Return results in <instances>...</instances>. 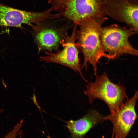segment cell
I'll return each instance as SVG.
<instances>
[{
  "label": "cell",
  "instance_id": "6da1fadb",
  "mask_svg": "<svg viewBox=\"0 0 138 138\" xmlns=\"http://www.w3.org/2000/svg\"><path fill=\"white\" fill-rule=\"evenodd\" d=\"M107 19L106 16L90 17L80 21L77 24L79 28L76 33L75 40L84 58L82 69L84 68L87 70L88 64H90L96 76L97 63L101 57L113 60L104 52L100 38L102 26Z\"/></svg>",
  "mask_w": 138,
  "mask_h": 138
},
{
  "label": "cell",
  "instance_id": "7a4b0ae2",
  "mask_svg": "<svg viewBox=\"0 0 138 138\" xmlns=\"http://www.w3.org/2000/svg\"><path fill=\"white\" fill-rule=\"evenodd\" d=\"M74 25L62 16L41 22L33 30L38 53L42 51L53 52L59 50L68 31Z\"/></svg>",
  "mask_w": 138,
  "mask_h": 138
},
{
  "label": "cell",
  "instance_id": "3957f363",
  "mask_svg": "<svg viewBox=\"0 0 138 138\" xmlns=\"http://www.w3.org/2000/svg\"><path fill=\"white\" fill-rule=\"evenodd\" d=\"M95 81L89 83L84 93L91 104L96 99H100L108 106L110 114H113L129 98L124 86L111 81L105 72L96 76Z\"/></svg>",
  "mask_w": 138,
  "mask_h": 138
},
{
  "label": "cell",
  "instance_id": "277c9868",
  "mask_svg": "<svg viewBox=\"0 0 138 138\" xmlns=\"http://www.w3.org/2000/svg\"><path fill=\"white\" fill-rule=\"evenodd\" d=\"M138 32L116 24L102 27L100 38L104 52L117 59L124 54L137 56L138 52L130 44L129 39Z\"/></svg>",
  "mask_w": 138,
  "mask_h": 138
},
{
  "label": "cell",
  "instance_id": "5b68a950",
  "mask_svg": "<svg viewBox=\"0 0 138 138\" xmlns=\"http://www.w3.org/2000/svg\"><path fill=\"white\" fill-rule=\"evenodd\" d=\"M50 8L40 12H28L14 8L0 3V26L19 27L26 24L33 30L45 20L59 18V13L52 14Z\"/></svg>",
  "mask_w": 138,
  "mask_h": 138
},
{
  "label": "cell",
  "instance_id": "8992f818",
  "mask_svg": "<svg viewBox=\"0 0 138 138\" xmlns=\"http://www.w3.org/2000/svg\"><path fill=\"white\" fill-rule=\"evenodd\" d=\"M77 25L74 24L70 35L67 33L62 43L63 49L55 53L45 51V55L40 57L41 61L46 63L59 64L69 67L79 74L86 82L88 81L82 72L79 56V50L75 40V34Z\"/></svg>",
  "mask_w": 138,
  "mask_h": 138
},
{
  "label": "cell",
  "instance_id": "52a82bcc",
  "mask_svg": "<svg viewBox=\"0 0 138 138\" xmlns=\"http://www.w3.org/2000/svg\"><path fill=\"white\" fill-rule=\"evenodd\" d=\"M138 0H107L101 12L116 21L126 24L129 29L138 32Z\"/></svg>",
  "mask_w": 138,
  "mask_h": 138
},
{
  "label": "cell",
  "instance_id": "ba28073f",
  "mask_svg": "<svg viewBox=\"0 0 138 138\" xmlns=\"http://www.w3.org/2000/svg\"><path fill=\"white\" fill-rule=\"evenodd\" d=\"M138 91L131 98H128L113 114L104 117V120L110 121L112 124L111 138H126L137 116L135 106L138 97Z\"/></svg>",
  "mask_w": 138,
  "mask_h": 138
},
{
  "label": "cell",
  "instance_id": "9c48e42d",
  "mask_svg": "<svg viewBox=\"0 0 138 138\" xmlns=\"http://www.w3.org/2000/svg\"><path fill=\"white\" fill-rule=\"evenodd\" d=\"M107 0H70L66 4L62 16L77 25L90 17L106 16L101 8Z\"/></svg>",
  "mask_w": 138,
  "mask_h": 138
},
{
  "label": "cell",
  "instance_id": "30bf717a",
  "mask_svg": "<svg viewBox=\"0 0 138 138\" xmlns=\"http://www.w3.org/2000/svg\"><path fill=\"white\" fill-rule=\"evenodd\" d=\"M104 121L102 115L97 110H93L78 120L65 122L72 138H84L91 129Z\"/></svg>",
  "mask_w": 138,
  "mask_h": 138
},
{
  "label": "cell",
  "instance_id": "8fae6325",
  "mask_svg": "<svg viewBox=\"0 0 138 138\" xmlns=\"http://www.w3.org/2000/svg\"><path fill=\"white\" fill-rule=\"evenodd\" d=\"M70 0H49L48 3L51 4L52 11H57L61 13L66 4Z\"/></svg>",
  "mask_w": 138,
  "mask_h": 138
},
{
  "label": "cell",
  "instance_id": "7c38bea8",
  "mask_svg": "<svg viewBox=\"0 0 138 138\" xmlns=\"http://www.w3.org/2000/svg\"><path fill=\"white\" fill-rule=\"evenodd\" d=\"M23 120H21L8 133L4 138H16L20 131L22 125Z\"/></svg>",
  "mask_w": 138,
  "mask_h": 138
},
{
  "label": "cell",
  "instance_id": "4fadbf2b",
  "mask_svg": "<svg viewBox=\"0 0 138 138\" xmlns=\"http://www.w3.org/2000/svg\"><path fill=\"white\" fill-rule=\"evenodd\" d=\"M18 138H23L22 135V131L20 130L18 135Z\"/></svg>",
  "mask_w": 138,
  "mask_h": 138
},
{
  "label": "cell",
  "instance_id": "5bb4252c",
  "mask_svg": "<svg viewBox=\"0 0 138 138\" xmlns=\"http://www.w3.org/2000/svg\"><path fill=\"white\" fill-rule=\"evenodd\" d=\"M3 111V109L0 110V114L2 113Z\"/></svg>",
  "mask_w": 138,
  "mask_h": 138
}]
</instances>
